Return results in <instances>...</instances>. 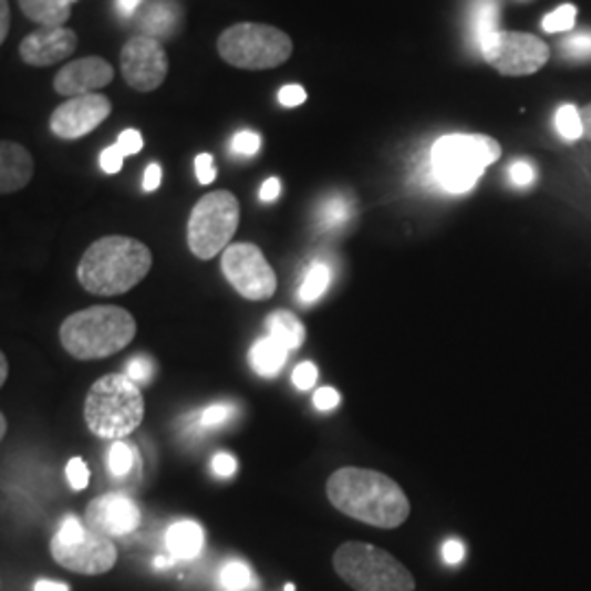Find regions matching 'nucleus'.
<instances>
[{"label": "nucleus", "mask_w": 591, "mask_h": 591, "mask_svg": "<svg viewBox=\"0 0 591 591\" xmlns=\"http://www.w3.org/2000/svg\"><path fill=\"white\" fill-rule=\"evenodd\" d=\"M443 557H445V561H447L449 566H458V563L465 559V546H463L460 541L452 539V541L445 543V548H443Z\"/></svg>", "instance_id": "nucleus-44"}, {"label": "nucleus", "mask_w": 591, "mask_h": 591, "mask_svg": "<svg viewBox=\"0 0 591 591\" xmlns=\"http://www.w3.org/2000/svg\"><path fill=\"white\" fill-rule=\"evenodd\" d=\"M326 497L342 515L373 528L393 530L409 517L407 495L391 476L373 469H338L326 483Z\"/></svg>", "instance_id": "nucleus-1"}, {"label": "nucleus", "mask_w": 591, "mask_h": 591, "mask_svg": "<svg viewBox=\"0 0 591 591\" xmlns=\"http://www.w3.org/2000/svg\"><path fill=\"white\" fill-rule=\"evenodd\" d=\"M156 566H158V568H165V566H169V563H167V559L158 557V559H156Z\"/></svg>", "instance_id": "nucleus-52"}, {"label": "nucleus", "mask_w": 591, "mask_h": 591, "mask_svg": "<svg viewBox=\"0 0 591 591\" xmlns=\"http://www.w3.org/2000/svg\"><path fill=\"white\" fill-rule=\"evenodd\" d=\"M212 469L219 478H230L235 471H237V460L228 454H217L212 458Z\"/></svg>", "instance_id": "nucleus-42"}, {"label": "nucleus", "mask_w": 591, "mask_h": 591, "mask_svg": "<svg viewBox=\"0 0 591 591\" xmlns=\"http://www.w3.org/2000/svg\"><path fill=\"white\" fill-rule=\"evenodd\" d=\"M64 2H69V4H73V2H77V0H64Z\"/></svg>", "instance_id": "nucleus-53"}, {"label": "nucleus", "mask_w": 591, "mask_h": 591, "mask_svg": "<svg viewBox=\"0 0 591 591\" xmlns=\"http://www.w3.org/2000/svg\"><path fill=\"white\" fill-rule=\"evenodd\" d=\"M20 9L42 27H64L71 18V4L64 0H20Z\"/></svg>", "instance_id": "nucleus-20"}, {"label": "nucleus", "mask_w": 591, "mask_h": 591, "mask_svg": "<svg viewBox=\"0 0 591 591\" xmlns=\"http://www.w3.org/2000/svg\"><path fill=\"white\" fill-rule=\"evenodd\" d=\"M268 331L288 351L300 349V344L304 342V335H307L302 322L296 318L294 313H290V311H274L268 318Z\"/></svg>", "instance_id": "nucleus-21"}, {"label": "nucleus", "mask_w": 591, "mask_h": 591, "mask_svg": "<svg viewBox=\"0 0 591 591\" xmlns=\"http://www.w3.org/2000/svg\"><path fill=\"white\" fill-rule=\"evenodd\" d=\"M237 414V409L232 405H226V403H215L210 407H206L199 416V425L201 427H217V425H224L228 423L232 416Z\"/></svg>", "instance_id": "nucleus-31"}, {"label": "nucleus", "mask_w": 591, "mask_h": 591, "mask_svg": "<svg viewBox=\"0 0 591 591\" xmlns=\"http://www.w3.org/2000/svg\"><path fill=\"white\" fill-rule=\"evenodd\" d=\"M152 371H154V364L147 355H138L134 360L127 362V377L134 382V384H141V382H147L152 377Z\"/></svg>", "instance_id": "nucleus-33"}, {"label": "nucleus", "mask_w": 591, "mask_h": 591, "mask_svg": "<svg viewBox=\"0 0 591 591\" xmlns=\"http://www.w3.org/2000/svg\"><path fill=\"white\" fill-rule=\"evenodd\" d=\"M114 80V69L103 58H82L66 64L55 75V93L62 97L95 95L101 89L110 86Z\"/></svg>", "instance_id": "nucleus-16"}, {"label": "nucleus", "mask_w": 591, "mask_h": 591, "mask_svg": "<svg viewBox=\"0 0 591 591\" xmlns=\"http://www.w3.org/2000/svg\"><path fill=\"white\" fill-rule=\"evenodd\" d=\"M313 403L322 412L324 409H333L340 403V393L335 388H331V386H324V388H320L318 393L313 394Z\"/></svg>", "instance_id": "nucleus-41"}, {"label": "nucleus", "mask_w": 591, "mask_h": 591, "mask_svg": "<svg viewBox=\"0 0 591 591\" xmlns=\"http://www.w3.org/2000/svg\"><path fill=\"white\" fill-rule=\"evenodd\" d=\"M121 73L138 93H154L169 73V58L160 40L152 35H134L121 51Z\"/></svg>", "instance_id": "nucleus-12"}, {"label": "nucleus", "mask_w": 591, "mask_h": 591, "mask_svg": "<svg viewBox=\"0 0 591 591\" xmlns=\"http://www.w3.org/2000/svg\"><path fill=\"white\" fill-rule=\"evenodd\" d=\"M329 283H331V270H329V266L326 263H320V261L313 263L311 270L307 272L302 286H300V292H298L300 302H304V304L315 302L320 296L326 292Z\"/></svg>", "instance_id": "nucleus-23"}, {"label": "nucleus", "mask_w": 591, "mask_h": 591, "mask_svg": "<svg viewBox=\"0 0 591 591\" xmlns=\"http://www.w3.org/2000/svg\"><path fill=\"white\" fill-rule=\"evenodd\" d=\"M279 194H281V183H279V178H268V180L263 183L261 191H259V197H261L263 201H274V199L279 197Z\"/></svg>", "instance_id": "nucleus-45"}, {"label": "nucleus", "mask_w": 591, "mask_h": 591, "mask_svg": "<svg viewBox=\"0 0 591 591\" xmlns=\"http://www.w3.org/2000/svg\"><path fill=\"white\" fill-rule=\"evenodd\" d=\"M89 429L105 440H121L138 429L145 401L138 386L123 373L105 375L93 384L84 403Z\"/></svg>", "instance_id": "nucleus-5"}, {"label": "nucleus", "mask_w": 591, "mask_h": 591, "mask_svg": "<svg viewBox=\"0 0 591 591\" xmlns=\"http://www.w3.org/2000/svg\"><path fill=\"white\" fill-rule=\"evenodd\" d=\"M219 583L226 591H241L252 585V572L241 561H230L219 574Z\"/></svg>", "instance_id": "nucleus-27"}, {"label": "nucleus", "mask_w": 591, "mask_h": 591, "mask_svg": "<svg viewBox=\"0 0 591 591\" xmlns=\"http://www.w3.org/2000/svg\"><path fill=\"white\" fill-rule=\"evenodd\" d=\"M577 22V7L574 4H561L559 9H554L552 13H548L543 18V29L548 33H561V31H570Z\"/></svg>", "instance_id": "nucleus-28"}, {"label": "nucleus", "mask_w": 591, "mask_h": 591, "mask_svg": "<svg viewBox=\"0 0 591 591\" xmlns=\"http://www.w3.org/2000/svg\"><path fill=\"white\" fill-rule=\"evenodd\" d=\"M288 349L272 335L261 338L250 351V364L261 377H277L288 362Z\"/></svg>", "instance_id": "nucleus-19"}, {"label": "nucleus", "mask_w": 591, "mask_h": 591, "mask_svg": "<svg viewBox=\"0 0 591 591\" xmlns=\"http://www.w3.org/2000/svg\"><path fill=\"white\" fill-rule=\"evenodd\" d=\"M160 183H163V169H160V165H156V163H152L147 169H145V180H143V189L147 191V194H152V191H156L158 187H160Z\"/></svg>", "instance_id": "nucleus-43"}, {"label": "nucleus", "mask_w": 591, "mask_h": 591, "mask_svg": "<svg viewBox=\"0 0 591 591\" xmlns=\"http://www.w3.org/2000/svg\"><path fill=\"white\" fill-rule=\"evenodd\" d=\"M557 132L561 134L563 141H579L581 136H585L581 110L574 107L572 103L561 105L557 112Z\"/></svg>", "instance_id": "nucleus-26"}, {"label": "nucleus", "mask_w": 591, "mask_h": 591, "mask_svg": "<svg viewBox=\"0 0 591 591\" xmlns=\"http://www.w3.org/2000/svg\"><path fill=\"white\" fill-rule=\"evenodd\" d=\"M480 53L495 71L512 77L537 73L550 58V49L543 40L515 31H497L483 44Z\"/></svg>", "instance_id": "nucleus-11"}, {"label": "nucleus", "mask_w": 591, "mask_h": 591, "mask_svg": "<svg viewBox=\"0 0 591 591\" xmlns=\"http://www.w3.org/2000/svg\"><path fill=\"white\" fill-rule=\"evenodd\" d=\"M508 176H510V183H512L515 187H528V185L535 183V176H537V174H535V169H532L530 163H526V160H517V163L510 165Z\"/></svg>", "instance_id": "nucleus-37"}, {"label": "nucleus", "mask_w": 591, "mask_h": 591, "mask_svg": "<svg viewBox=\"0 0 591 591\" xmlns=\"http://www.w3.org/2000/svg\"><path fill=\"white\" fill-rule=\"evenodd\" d=\"M7 373H9V366H7V357L0 355V384L7 382Z\"/></svg>", "instance_id": "nucleus-50"}, {"label": "nucleus", "mask_w": 591, "mask_h": 591, "mask_svg": "<svg viewBox=\"0 0 591 591\" xmlns=\"http://www.w3.org/2000/svg\"><path fill=\"white\" fill-rule=\"evenodd\" d=\"M51 557L69 572L98 577L114 568L118 552L110 537L98 535L77 517L69 515L51 539Z\"/></svg>", "instance_id": "nucleus-8"}, {"label": "nucleus", "mask_w": 591, "mask_h": 591, "mask_svg": "<svg viewBox=\"0 0 591 591\" xmlns=\"http://www.w3.org/2000/svg\"><path fill=\"white\" fill-rule=\"evenodd\" d=\"M112 103L105 95H82V97L69 98L55 112L51 114V132L58 138L75 141L93 129L110 116Z\"/></svg>", "instance_id": "nucleus-13"}, {"label": "nucleus", "mask_w": 591, "mask_h": 591, "mask_svg": "<svg viewBox=\"0 0 591 591\" xmlns=\"http://www.w3.org/2000/svg\"><path fill=\"white\" fill-rule=\"evenodd\" d=\"M196 174L199 185H210L215 180V165L210 154H199L196 158Z\"/></svg>", "instance_id": "nucleus-39"}, {"label": "nucleus", "mask_w": 591, "mask_h": 591, "mask_svg": "<svg viewBox=\"0 0 591 591\" xmlns=\"http://www.w3.org/2000/svg\"><path fill=\"white\" fill-rule=\"evenodd\" d=\"M84 523L103 537H123L138 528L141 510L132 497L123 492H105L89 504Z\"/></svg>", "instance_id": "nucleus-14"}, {"label": "nucleus", "mask_w": 591, "mask_h": 591, "mask_svg": "<svg viewBox=\"0 0 591 591\" xmlns=\"http://www.w3.org/2000/svg\"><path fill=\"white\" fill-rule=\"evenodd\" d=\"M499 143L485 134L440 136L429 156L434 180L449 194H469L485 169L499 160Z\"/></svg>", "instance_id": "nucleus-4"}, {"label": "nucleus", "mask_w": 591, "mask_h": 591, "mask_svg": "<svg viewBox=\"0 0 591 591\" xmlns=\"http://www.w3.org/2000/svg\"><path fill=\"white\" fill-rule=\"evenodd\" d=\"M165 541L176 559H196L204 548V528L196 521H178L167 530Z\"/></svg>", "instance_id": "nucleus-18"}, {"label": "nucleus", "mask_w": 591, "mask_h": 591, "mask_svg": "<svg viewBox=\"0 0 591 591\" xmlns=\"http://www.w3.org/2000/svg\"><path fill=\"white\" fill-rule=\"evenodd\" d=\"M116 149L123 156L138 154L143 149V134L138 129H125V132H121V136L116 141Z\"/></svg>", "instance_id": "nucleus-36"}, {"label": "nucleus", "mask_w": 591, "mask_h": 591, "mask_svg": "<svg viewBox=\"0 0 591 591\" xmlns=\"http://www.w3.org/2000/svg\"><path fill=\"white\" fill-rule=\"evenodd\" d=\"M581 121H583V132H585V136L591 138V103L581 110Z\"/></svg>", "instance_id": "nucleus-49"}, {"label": "nucleus", "mask_w": 591, "mask_h": 591, "mask_svg": "<svg viewBox=\"0 0 591 591\" xmlns=\"http://www.w3.org/2000/svg\"><path fill=\"white\" fill-rule=\"evenodd\" d=\"M221 272L237 294L268 300L277 292V272L255 243H232L221 255Z\"/></svg>", "instance_id": "nucleus-10"}, {"label": "nucleus", "mask_w": 591, "mask_h": 591, "mask_svg": "<svg viewBox=\"0 0 591 591\" xmlns=\"http://www.w3.org/2000/svg\"><path fill=\"white\" fill-rule=\"evenodd\" d=\"M239 201L230 191H212L197 201L187 226V241L197 259L208 261L228 248L239 228Z\"/></svg>", "instance_id": "nucleus-9"}, {"label": "nucleus", "mask_w": 591, "mask_h": 591, "mask_svg": "<svg viewBox=\"0 0 591 591\" xmlns=\"http://www.w3.org/2000/svg\"><path fill=\"white\" fill-rule=\"evenodd\" d=\"M217 51L224 62L243 71H268L286 64L294 53L292 38L270 24L239 22L228 27L219 40Z\"/></svg>", "instance_id": "nucleus-7"}, {"label": "nucleus", "mask_w": 591, "mask_h": 591, "mask_svg": "<svg viewBox=\"0 0 591 591\" xmlns=\"http://www.w3.org/2000/svg\"><path fill=\"white\" fill-rule=\"evenodd\" d=\"M353 208L349 204V199L344 196H331L324 199L322 208H320V224L324 228H340L346 224V219L351 217Z\"/></svg>", "instance_id": "nucleus-24"}, {"label": "nucleus", "mask_w": 591, "mask_h": 591, "mask_svg": "<svg viewBox=\"0 0 591 591\" xmlns=\"http://www.w3.org/2000/svg\"><path fill=\"white\" fill-rule=\"evenodd\" d=\"M497 2L495 0H478L471 9V42L474 46L483 49V44L495 35L497 29Z\"/></svg>", "instance_id": "nucleus-22"}, {"label": "nucleus", "mask_w": 591, "mask_h": 591, "mask_svg": "<svg viewBox=\"0 0 591 591\" xmlns=\"http://www.w3.org/2000/svg\"><path fill=\"white\" fill-rule=\"evenodd\" d=\"M66 478L75 491H84L91 483V471L82 458H71V463L66 465Z\"/></svg>", "instance_id": "nucleus-32"}, {"label": "nucleus", "mask_w": 591, "mask_h": 591, "mask_svg": "<svg viewBox=\"0 0 591 591\" xmlns=\"http://www.w3.org/2000/svg\"><path fill=\"white\" fill-rule=\"evenodd\" d=\"M304 98H307V93H304V89L298 86V84H288V86H283L281 93H279V101H281V105H286V107H296V105L304 103Z\"/></svg>", "instance_id": "nucleus-40"}, {"label": "nucleus", "mask_w": 591, "mask_h": 591, "mask_svg": "<svg viewBox=\"0 0 591 591\" xmlns=\"http://www.w3.org/2000/svg\"><path fill=\"white\" fill-rule=\"evenodd\" d=\"M563 53L568 58H574V60H588L591 58V31H583V33H574L570 38L563 40L561 44Z\"/></svg>", "instance_id": "nucleus-30"}, {"label": "nucleus", "mask_w": 591, "mask_h": 591, "mask_svg": "<svg viewBox=\"0 0 591 591\" xmlns=\"http://www.w3.org/2000/svg\"><path fill=\"white\" fill-rule=\"evenodd\" d=\"M4 432H7V418L0 416V436H4Z\"/></svg>", "instance_id": "nucleus-51"}, {"label": "nucleus", "mask_w": 591, "mask_h": 591, "mask_svg": "<svg viewBox=\"0 0 591 591\" xmlns=\"http://www.w3.org/2000/svg\"><path fill=\"white\" fill-rule=\"evenodd\" d=\"M259 147H261V136H259L257 132H248V129H243V132H239V134L235 136V141H232V149H235L237 154H243V156H252V154H257Z\"/></svg>", "instance_id": "nucleus-34"}, {"label": "nucleus", "mask_w": 591, "mask_h": 591, "mask_svg": "<svg viewBox=\"0 0 591 591\" xmlns=\"http://www.w3.org/2000/svg\"><path fill=\"white\" fill-rule=\"evenodd\" d=\"M335 574L355 591H414L409 570L391 552L360 541L342 543L333 554Z\"/></svg>", "instance_id": "nucleus-6"}, {"label": "nucleus", "mask_w": 591, "mask_h": 591, "mask_svg": "<svg viewBox=\"0 0 591 591\" xmlns=\"http://www.w3.org/2000/svg\"><path fill=\"white\" fill-rule=\"evenodd\" d=\"M152 261V250L143 241L110 235L84 252L77 266V279L91 294H125L149 274Z\"/></svg>", "instance_id": "nucleus-2"}, {"label": "nucleus", "mask_w": 591, "mask_h": 591, "mask_svg": "<svg viewBox=\"0 0 591 591\" xmlns=\"http://www.w3.org/2000/svg\"><path fill=\"white\" fill-rule=\"evenodd\" d=\"M176 13H172L167 9V4H154L152 9L145 11V18H143V27H145V35H152V38H163L172 31V24L176 22Z\"/></svg>", "instance_id": "nucleus-25"}, {"label": "nucleus", "mask_w": 591, "mask_h": 591, "mask_svg": "<svg viewBox=\"0 0 591 591\" xmlns=\"http://www.w3.org/2000/svg\"><path fill=\"white\" fill-rule=\"evenodd\" d=\"M77 33L66 27H42L20 42V58L29 66H51L73 55Z\"/></svg>", "instance_id": "nucleus-15"}, {"label": "nucleus", "mask_w": 591, "mask_h": 591, "mask_svg": "<svg viewBox=\"0 0 591 591\" xmlns=\"http://www.w3.org/2000/svg\"><path fill=\"white\" fill-rule=\"evenodd\" d=\"M33 178V158L31 154L13 143L2 141L0 143V191L4 196L15 194L24 189Z\"/></svg>", "instance_id": "nucleus-17"}, {"label": "nucleus", "mask_w": 591, "mask_h": 591, "mask_svg": "<svg viewBox=\"0 0 591 591\" xmlns=\"http://www.w3.org/2000/svg\"><path fill=\"white\" fill-rule=\"evenodd\" d=\"M33 591H69L64 583H55V581H38Z\"/></svg>", "instance_id": "nucleus-48"}, {"label": "nucleus", "mask_w": 591, "mask_h": 591, "mask_svg": "<svg viewBox=\"0 0 591 591\" xmlns=\"http://www.w3.org/2000/svg\"><path fill=\"white\" fill-rule=\"evenodd\" d=\"M292 382H294L296 388L298 391H309L315 386L318 382V369L315 364L311 362H302L296 366L294 375H292Z\"/></svg>", "instance_id": "nucleus-35"}, {"label": "nucleus", "mask_w": 591, "mask_h": 591, "mask_svg": "<svg viewBox=\"0 0 591 591\" xmlns=\"http://www.w3.org/2000/svg\"><path fill=\"white\" fill-rule=\"evenodd\" d=\"M134 456H136V452H134L129 445H125V443H114L112 449H110V460H107L110 471H112L116 478L127 476V474L132 471Z\"/></svg>", "instance_id": "nucleus-29"}, {"label": "nucleus", "mask_w": 591, "mask_h": 591, "mask_svg": "<svg viewBox=\"0 0 591 591\" xmlns=\"http://www.w3.org/2000/svg\"><path fill=\"white\" fill-rule=\"evenodd\" d=\"M123 158H125V156L116 149V145H112V147H107V149L101 152L98 165H101V169H103L105 174L114 176V174L121 172V167H123Z\"/></svg>", "instance_id": "nucleus-38"}, {"label": "nucleus", "mask_w": 591, "mask_h": 591, "mask_svg": "<svg viewBox=\"0 0 591 591\" xmlns=\"http://www.w3.org/2000/svg\"><path fill=\"white\" fill-rule=\"evenodd\" d=\"M9 2L0 0V42H4L7 33H9Z\"/></svg>", "instance_id": "nucleus-46"}, {"label": "nucleus", "mask_w": 591, "mask_h": 591, "mask_svg": "<svg viewBox=\"0 0 591 591\" xmlns=\"http://www.w3.org/2000/svg\"><path fill=\"white\" fill-rule=\"evenodd\" d=\"M136 338V320L114 304H97L69 315L60 342L75 360H101L123 351Z\"/></svg>", "instance_id": "nucleus-3"}, {"label": "nucleus", "mask_w": 591, "mask_h": 591, "mask_svg": "<svg viewBox=\"0 0 591 591\" xmlns=\"http://www.w3.org/2000/svg\"><path fill=\"white\" fill-rule=\"evenodd\" d=\"M143 0H116V9L121 15H129L136 11V7L141 4Z\"/></svg>", "instance_id": "nucleus-47"}]
</instances>
